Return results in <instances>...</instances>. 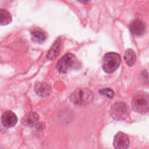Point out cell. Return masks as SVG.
Masks as SVG:
<instances>
[{"label": "cell", "mask_w": 149, "mask_h": 149, "mask_svg": "<svg viewBox=\"0 0 149 149\" xmlns=\"http://www.w3.org/2000/svg\"><path fill=\"white\" fill-rule=\"evenodd\" d=\"M131 32L136 36H141L145 33V24L141 20H136L133 21L130 25Z\"/></svg>", "instance_id": "obj_10"}, {"label": "cell", "mask_w": 149, "mask_h": 149, "mask_svg": "<svg viewBox=\"0 0 149 149\" xmlns=\"http://www.w3.org/2000/svg\"><path fill=\"white\" fill-rule=\"evenodd\" d=\"M38 120V115L37 113L30 112L27 113L23 119V123L28 127H33Z\"/></svg>", "instance_id": "obj_12"}, {"label": "cell", "mask_w": 149, "mask_h": 149, "mask_svg": "<svg viewBox=\"0 0 149 149\" xmlns=\"http://www.w3.org/2000/svg\"><path fill=\"white\" fill-rule=\"evenodd\" d=\"M124 59L128 66H133L136 62V55L135 52L132 49H127L124 54Z\"/></svg>", "instance_id": "obj_13"}, {"label": "cell", "mask_w": 149, "mask_h": 149, "mask_svg": "<svg viewBox=\"0 0 149 149\" xmlns=\"http://www.w3.org/2000/svg\"><path fill=\"white\" fill-rule=\"evenodd\" d=\"M79 2H80L81 3H84V4H86V3H89L91 0H78Z\"/></svg>", "instance_id": "obj_16"}, {"label": "cell", "mask_w": 149, "mask_h": 149, "mask_svg": "<svg viewBox=\"0 0 149 149\" xmlns=\"http://www.w3.org/2000/svg\"><path fill=\"white\" fill-rule=\"evenodd\" d=\"M34 90L37 95L42 97H45L50 95L52 89L50 86L44 82H38L34 86Z\"/></svg>", "instance_id": "obj_8"}, {"label": "cell", "mask_w": 149, "mask_h": 149, "mask_svg": "<svg viewBox=\"0 0 149 149\" xmlns=\"http://www.w3.org/2000/svg\"><path fill=\"white\" fill-rule=\"evenodd\" d=\"M61 38H58L53 44L47 54V58L49 60L55 59L59 55L61 49Z\"/></svg>", "instance_id": "obj_11"}, {"label": "cell", "mask_w": 149, "mask_h": 149, "mask_svg": "<svg viewBox=\"0 0 149 149\" xmlns=\"http://www.w3.org/2000/svg\"><path fill=\"white\" fill-rule=\"evenodd\" d=\"M70 101L77 105H86L89 104L93 98V94L91 90L81 88L76 90L70 95Z\"/></svg>", "instance_id": "obj_3"}, {"label": "cell", "mask_w": 149, "mask_h": 149, "mask_svg": "<svg viewBox=\"0 0 149 149\" xmlns=\"http://www.w3.org/2000/svg\"><path fill=\"white\" fill-rule=\"evenodd\" d=\"M12 21L10 13L5 9H0V25L5 26L9 24Z\"/></svg>", "instance_id": "obj_14"}, {"label": "cell", "mask_w": 149, "mask_h": 149, "mask_svg": "<svg viewBox=\"0 0 149 149\" xmlns=\"http://www.w3.org/2000/svg\"><path fill=\"white\" fill-rule=\"evenodd\" d=\"M56 67L59 72L65 73L72 69L79 68L80 63L73 54L68 53L59 59Z\"/></svg>", "instance_id": "obj_2"}, {"label": "cell", "mask_w": 149, "mask_h": 149, "mask_svg": "<svg viewBox=\"0 0 149 149\" xmlns=\"http://www.w3.org/2000/svg\"><path fill=\"white\" fill-rule=\"evenodd\" d=\"M111 116L117 120L125 119L129 115V108L123 102H117L113 104L110 109Z\"/></svg>", "instance_id": "obj_5"}, {"label": "cell", "mask_w": 149, "mask_h": 149, "mask_svg": "<svg viewBox=\"0 0 149 149\" xmlns=\"http://www.w3.org/2000/svg\"><path fill=\"white\" fill-rule=\"evenodd\" d=\"M17 122V118L15 113L10 111L4 112L1 116V122L6 127L14 126Z\"/></svg>", "instance_id": "obj_7"}, {"label": "cell", "mask_w": 149, "mask_h": 149, "mask_svg": "<svg viewBox=\"0 0 149 149\" xmlns=\"http://www.w3.org/2000/svg\"><path fill=\"white\" fill-rule=\"evenodd\" d=\"M100 93L101 95H105L108 98H112L114 95V91L113 90L109 88H104L102 89H101L100 90Z\"/></svg>", "instance_id": "obj_15"}, {"label": "cell", "mask_w": 149, "mask_h": 149, "mask_svg": "<svg viewBox=\"0 0 149 149\" xmlns=\"http://www.w3.org/2000/svg\"><path fill=\"white\" fill-rule=\"evenodd\" d=\"M132 107L134 111L138 113H144L149 112V94L140 91L133 96Z\"/></svg>", "instance_id": "obj_1"}, {"label": "cell", "mask_w": 149, "mask_h": 149, "mask_svg": "<svg viewBox=\"0 0 149 149\" xmlns=\"http://www.w3.org/2000/svg\"><path fill=\"white\" fill-rule=\"evenodd\" d=\"M32 40L37 43H42L47 38L46 33L41 29L36 27L30 31Z\"/></svg>", "instance_id": "obj_9"}, {"label": "cell", "mask_w": 149, "mask_h": 149, "mask_svg": "<svg viewBox=\"0 0 149 149\" xmlns=\"http://www.w3.org/2000/svg\"><path fill=\"white\" fill-rule=\"evenodd\" d=\"M113 146L115 149H127L129 140L127 136L123 132H118L113 139Z\"/></svg>", "instance_id": "obj_6"}, {"label": "cell", "mask_w": 149, "mask_h": 149, "mask_svg": "<svg viewBox=\"0 0 149 149\" xmlns=\"http://www.w3.org/2000/svg\"><path fill=\"white\" fill-rule=\"evenodd\" d=\"M120 62L119 54L116 52H108L103 57L102 68L106 73H111L118 68Z\"/></svg>", "instance_id": "obj_4"}]
</instances>
